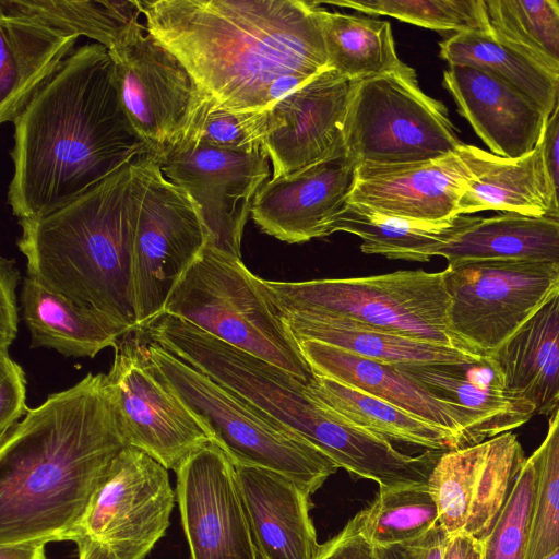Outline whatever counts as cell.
Here are the masks:
<instances>
[{"label":"cell","instance_id":"7bdbcfd3","mask_svg":"<svg viewBox=\"0 0 559 559\" xmlns=\"http://www.w3.org/2000/svg\"><path fill=\"white\" fill-rule=\"evenodd\" d=\"M26 376L9 354H0V438L28 413Z\"/></svg>","mask_w":559,"mask_h":559},{"label":"cell","instance_id":"7a4b0ae2","mask_svg":"<svg viewBox=\"0 0 559 559\" xmlns=\"http://www.w3.org/2000/svg\"><path fill=\"white\" fill-rule=\"evenodd\" d=\"M126 447L105 373L29 409L0 438V543L70 540Z\"/></svg>","mask_w":559,"mask_h":559},{"label":"cell","instance_id":"ac0fdd59","mask_svg":"<svg viewBox=\"0 0 559 559\" xmlns=\"http://www.w3.org/2000/svg\"><path fill=\"white\" fill-rule=\"evenodd\" d=\"M357 166L344 153L273 177L255 194L253 222L261 231L288 243L329 236V224L349 202Z\"/></svg>","mask_w":559,"mask_h":559},{"label":"cell","instance_id":"3957f363","mask_svg":"<svg viewBox=\"0 0 559 559\" xmlns=\"http://www.w3.org/2000/svg\"><path fill=\"white\" fill-rule=\"evenodd\" d=\"M146 32L228 110L266 109L271 84L326 67L319 5L302 0H139Z\"/></svg>","mask_w":559,"mask_h":559},{"label":"cell","instance_id":"f35d334b","mask_svg":"<svg viewBox=\"0 0 559 559\" xmlns=\"http://www.w3.org/2000/svg\"><path fill=\"white\" fill-rule=\"evenodd\" d=\"M368 14L388 15L435 31H490L485 0H322Z\"/></svg>","mask_w":559,"mask_h":559},{"label":"cell","instance_id":"8992f818","mask_svg":"<svg viewBox=\"0 0 559 559\" xmlns=\"http://www.w3.org/2000/svg\"><path fill=\"white\" fill-rule=\"evenodd\" d=\"M265 285L283 314L350 321L486 359L451 328V300L442 271H397L302 282L265 281Z\"/></svg>","mask_w":559,"mask_h":559},{"label":"cell","instance_id":"f6af8a7d","mask_svg":"<svg viewBox=\"0 0 559 559\" xmlns=\"http://www.w3.org/2000/svg\"><path fill=\"white\" fill-rule=\"evenodd\" d=\"M448 538V532L438 523L415 539L374 548L378 559H443Z\"/></svg>","mask_w":559,"mask_h":559},{"label":"cell","instance_id":"d590c367","mask_svg":"<svg viewBox=\"0 0 559 559\" xmlns=\"http://www.w3.org/2000/svg\"><path fill=\"white\" fill-rule=\"evenodd\" d=\"M485 2L493 32L559 73V1Z\"/></svg>","mask_w":559,"mask_h":559},{"label":"cell","instance_id":"e0dca14e","mask_svg":"<svg viewBox=\"0 0 559 559\" xmlns=\"http://www.w3.org/2000/svg\"><path fill=\"white\" fill-rule=\"evenodd\" d=\"M176 499L191 559H258L235 465L214 443L177 471Z\"/></svg>","mask_w":559,"mask_h":559},{"label":"cell","instance_id":"5bb4252c","mask_svg":"<svg viewBox=\"0 0 559 559\" xmlns=\"http://www.w3.org/2000/svg\"><path fill=\"white\" fill-rule=\"evenodd\" d=\"M132 334V333H131ZM115 347L106 382L128 447L143 451L176 472L211 443L185 403L160 380L146 357L139 332Z\"/></svg>","mask_w":559,"mask_h":559},{"label":"cell","instance_id":"83f0119b","mask_svg":"<svg viewBox=\"0 0 559 559\" xmlns=\"http://www.w3.org/2000/svg\"><path fill=\"white\" fill-rule=\"evenodd\" d=\"M21 305L32 348L93 358L105 348H115L120 337L131 334L106 314L83 308L28 276L23 282Z\"/></svg>","mask_w":559,"mask_h":559},{"label":"cell","instance_id":"f546056e","mask_svg":"<svg viewBox=\"0 0 559 559\" xmlns=\"http://www.w3.org/2000/svg\"><path fill=\"white\" fill-rule=\"evenodd\" d=\"M440 57L449 66L486 71L531 98L550 115L559 94V73L499 36L493 29L455 33L440 44Z\"/></svg>","mask_w":559,"mask_h":559},{"label":"cell","instance_id":"484cf974","mask_svg":"<svg viewBox=\"0 0 559 559\" xmlns=\"http://www.w3.org/2000/svg\"><path fill=\"white\" fill-rule=\"evenodd\" d=\"M437 255L463 261H527L559 264V218L502 213L453 217Z\"/></svg>","mask_w":559,"mask_h":559},{"label":"cell","instance_id":"277c9868","mask_svg":"<svg viewBox=\"0 0 559 559\" xmlns=\"http://www.w3.org/2000/svg\"><path fill=\"white\" fill-rule=\"evenodd\" d=\"M190 367L202 372L280 426L311 443L338 467L380 488L428 484L442 451L418 456L334 411L294 374L243 352L202 329L163 313L145 331Z\"/></svg>","mask_w":559,"mask_h":559},{"label":"cell","instance_id":"9c48e42d","mask_svg":"<svg viewBox=\"0 0 559 559\" xmlns=\"http://www.w3.org/2000/svg\"><path fill=\"white\" fill-rule=\"evenodd\" d=\"M136 218L132 282L139 331L165 312L182 275L201 257L210 236L197 203L169 181L159 163H133Z\"/></svg>","mask_w":559,"mask_h":559},{"label":"cell","instance_id":"cb8c5ba5","mask_svg":"<svg viewBox=\"0 0 559 559\" xmlns=\"http://www.w3.org/2000/svg\"><path fill=\"white\" fill-rule=\"evenodd\" d=\"M488 359L504 389L535 414L559 408V290Z\"/></svg>","mask_w":559,"mask_h":559},{"label":"cell","instance_id":"52a82bcc","mask_svg":"<svg viewBox=\"0 0 559 559\" xmlns=\"http://www.w3.org/2000/svg\"><path fill=\"white\" fill-rule=\"evenodd\" d=\"M308 383L298 343L262 280L210 243L171 292L165 312Z\"/></svg>","mask_w":559,"mask_h":559},{"label":"cell","instance_id":"5b68a950","mask_svg":"<svg viewBox=\"0 0 559 559\" xmlns=\"http://www.w3.org/2000/svg\"><path fill=\"white\" fill-rule=\"evenodd\" d=\"M133 164L66 205L19 219L27 276L74 304L139 331L132 266Z\"/></svg>","mask_w":559,"mask_h":559},{"label":"cell","instance_id":"603a6c76","mask_svg":"<svg viewBox=\"0 0 559 559\" xmlns=\"http://www.w3.org/2000/svg\"><path fill=\"white\" fill-rule=\"evenodd\" d=\"M78 35L0 13V121L14 122L75 51Z\"/></svg>","mask_w":559,"mask_h":559},{"label":"cell","instance_id":"44dd1931","mask_svg":"<svg viewBox=\"0 0 559 559\" xmlns=\"http://www.w3.org/2000/svg\"><path fill=\"white\" fill-rule=\"evenodd\" d=\"M443 85L492 154L518 158L537 146L547 117L518 88L468 66H449Z\"/></svg>","mask_w":559,"mask_h":559},{"label":"cell","instance_id":"d6986e66","mask_svg":"<svg viewBox=\"0 0 559 559\" xmlns=\"http://www.w3.org/2000/svg\"><path fill=\"white\" fill-rule=\"evenodd\" d=\"M473 178L462 145L453 153L424 162L359 164L349 202L389 215L442 222L459 215L460 200Z\"/></svg>","mask_w":559,"mask_h":559},{"label":"cell","instance_id":"9a60e30c","mask_svg":"<svg viewBox=\"0 0 559 559\" xmlns=\"http://www.w3.org/2000/svg\"><path fill=\"white\" fill-rule=\"evenodd\" d=\"M263 147L237 153L181 142L160 163L164 176L197 203L214 248L241 259L253 200L270 175Z\"/></svg>","mask_w":559,"mask_h":559},{"label":"cell","instance_id":"60d3db41","mask_svg":"<svg viewBox=\"0 0 559 559\" xmlns=\"http://www.w3.org/2000/svg\"><path fill=\"white\" fill-rule=\"evenodd\" d=\"M266 126L267 108L228 110L215 106L204 96L181 142H198L224 151L250 153L263 147Z\"/></svg>","mask_w":559,"mask_h":559},{"label":"cell","instance_id":"ffe728a7","mask_svg":"<svg viewBox=\"0 0 559 559\" xmlns=\"http://www.w3.org/2000/svg\"><path fill=\"white\" fill-rule=\"evenodd\" d=\"M314 374L337 380L384 400L455 437L463 448L474 445L462 412L433 393L403 366L368 359L314 340L297 341Z\"/></svg>","mask_w":559,"mask_h":559},{"label":"cell","instance_id":"8d00e7d4","mask_svg":"<svg viewBox=\"0 0 559 559\" xmlns=\"http://www.w3.org/2000/svg\"><path fill=\"white\" fill-rule=\"evenodd\" d=\"M489 448L480 471L464 533L478 539L487 536L507 504L526 462L518 437L508 431L488 439Z\"/></svg>","mask_w":559,"mask_h":559},{"label":"cell","instance_id":"4fadbf2b","mask_svg":"<svg viewBox=\"0 0 559 559\" xmlns=\"http://www.w3.org/2000/svg\"><path fill=\"white\" fill-rule=\"evenodd\" d=\"M120 104L160 163L185 139L204 95L182 62L135 24L108 49Z\"/></svg>","mask_w":559,"mask_h":559},{"label":"cell","instance_id":"f907efd6","mask_svg":"<svg viewBox=\"0 0 559 559\" xmlns=\"http://www.w3.org/2000/svg\"><path fill=\"white\" fill-rule=\"evenodd\" d=\"M544 559H559V548L556 549L554 552L545 557Z\"/></svg>","mask_w":559,"mask_h":559},{"label":"cell","instance_id":"4316f807","mask_svg":"<svg viewBox=\"0 0 559 559\" xmlns=\"http://www.w3.org/2000/svg\"><path fill=\"white\" fill-rule=\"evenodd\" d=\"M474 174L459 203V215L492 210L532 216H550L552 193L540 148L507 158L463 144Z\"/></svg>","mask_w":559,"mask_h":559},{"label":"cell","instance_id":"30bf717a","mask_svg":"<svg viewBox=\"0 0 559 559\" xmlns=\"http://www.w3.org/2000/svg\"><path fill=\"white\" fill-rule=\"evenodd\" d=\"M461 145L445 106L420 90L413 68L357 82L346 150L358 165L436 159Z\"/></svg>","mask_w":559,"mask_h":559},{"label":"cell","instance_id":"7402d4cb","mask_svg":"<svg viewBox=\"0 0 559 559\" xmlns=\"http://www.w3.org/2000/svg\"><path fill=\"white\" fill-rule=\"evenodd\" d=\"M235 471L258 559H316L321 545L309 514L311 493L271 469Z\"/></svg>","mask_w":559,"mask_h":559},{"label":"cell","instance_id":"b9f144b4","mask_svg":"<svg viewBox=\"0 0 559 559\" xmlns=\"http://www.w3.org/2000/svg\"><path fill=\"white\" fill-rule=\"evenodd\" d=\"M536 466L526 462L497 522L481 542V559H525L536 492Z\"/></svg>","mask_w":559,"mask_h":559},{"label":"cell","instance_id":"8fae6325","mask_svg":"<svg viewBox=\"0 0 559 559\" xmlns=\"http://www.w3.org/2000/svg\"><path fill=\"white\" fill-rule=\"evenodd\" d=\"M175 496L168 469L126 447L70 537L78 559H144L166 534Z\"/></svg>","mask_w":559,"mask_h":559},{"label":"cell","instance_id":"2e32d148","mask_svg":"<svg viewBox=\"0 0 559 559\" xmlns=\"http://www.w3.org/2000/svg\"><path fill=\"white\" fill-rule=\"evenodd\" d=\"M356 84L325 68L267 108L262 146L274 178L347 153L346 124Z\"/></svg>","mask_w":559,"mask_h":559},{"label":"cell","instance_id":"681fc988","mask_svg":"<svg viewBox=\"0 0 559 559\" xmlns=\"http://www.w3.org/2000/svg\"><path fill=\"white\" fill-rule=\"evenodd\" d=\"M44 540L0 543V559H46Z\"/></svg>","mask_w":559,"mask_h":559},{"label":"cell","instance_id":"e575fe53","mask_svg":"<svg viewBox=\"0 0 559 559\" xmlns=\"http://www.w3.org/2000/svg\"><path fill=\"white\" fill-rule=\"evenodd\" d=\"M354 519L369 542L388 546L420 537L439 523V512L428 484H418L380 488Z\"/></svg>","mask_w":559,"mask_h":559},{"label":"cell","instance_id":"836d02e7","mask_svg":"<svg viewBox=\"0 0 559 559\" xmlns=\"http://www.w3.org/2000/svg\"><path fill=\"white\" fill-rule=\"evenodd\" d=\"M0 13L86 36L107 49L140 23L142 15L139 0H0Z\"/></svg>","mask_w":559,"mask_h":559},{"label":"cell","instance_id":"bcb514c9","mask_svg":"<svg viewBox=\"0 0 559 559\" xmlns=\"http://www.w3.org/2000/svg\"><path fill=\"white\" fill-rule=\"evenodd\" d=\"M316 559H378L374 545L360 532L353 518L332 539L321 545Z\"/></svg>","mask_w":559,"mask_h":559},{"label":"cell","instance_id":"ab89813d","mask_svg":"<svg viewBox=\"0 0 559 559\" xmlns=\"http://www.w3.org/2000/svg\"><path fill=\"white\" fill-rule=\"evenodd\" d=\"M532 457L537 479L525 559H544L559 548V408L550 417L547 435Z\"/></svg>","mask_w":559,"mask_h":559},{"label":"cell","instance_id":"7dc6e473","mask_svg":"<svg viewBox=\"0 0 559 559\" xmlns=\"http://www.w3.org/2000/svg\"><path fill=\"white\" fill-rule=\"evenodd\" d=\"M552 193L550 217L559 218V94L538 142Z\"/></svg>","mask_w":559,"mask_h":559},{"label":"cell","instance_id":"f1b7e54d","mask_svg":"<svg viewBox=\"0 0 559 559\" xmlns=\"http://www.w3.org/2000/svg\"><path fill=\"white\" fill-rule=\"evenodd\" d=\"M283 316L296 341H319L385 364L426 366L481 361L449 346L371 329L350 321L316 319L297 314Z\"/></svg>","mask_w":559,"mask_h":559},{"label":"cell","instance_id":"ee69618b","mask_svg":"<svg viewBox=\"0 0 559 559\" xmlns=\"http://www.w3.org/2000/svg\"><path fill=\"white\" fill-rule=\"evenodd\" d=\"M20 272L14 259L0 260V354H8L19 331L16 287Z\"/></svg>","mask_w":559,"mask_h":559},{"label":"cell","instance_id":"d6a6232c","mask_svg":"<svg viewBox=\"0 0 559 559\" xmlns=\"http://www.w3.org/2000/svg\"><path fill=\"white\" fill-rule=\"evenodd\" d=\"M453 218L425 222L384 214L369 206L348 202L331 221L328 235L346 231L358 236L367 254L426 262L444 243Z\"/></svg>","mask_w":559,"mask_h":559},{"label":"cell","instance_id":"74e56055","mask_svg":"<svg viewBox=\"0 0 559 559\" xmlns=\"http://www.w3.org/2000/svg\"><path fill=\"white\" fill-rule=\"evenodd\" d=\"M488 448L486 440L444 450L430 473L428 487L438 507L439 524L449 535L465 528Z\"/></svg>","mask_w":559,"mask_h":559},{"label":"cell","instance_id":"ba28073f","mask_svg":"<svg viewBox=\"0 0 559 559\" xmlns=\"http://www.w3.org/2000/svg\"><path fill=\"white\" fill-rule=\"evenodd\" d=\"M143 350L160 380L185 403L234 465L280 473L310 493L340 467L299 436L280 426L140 331Z\"/></svg>","mask_w":559,"mask_h":559},{"label":"cell","instance_id":"6da1fadb","mask_svg":"<svg viewBox=\"0 0 559 559\" xmlns=\"http://www.w3.org/2000/svg\"><path fill=\"white\" fill-rule=\"evenodd\" d=\"M8 204L19 219L49 214L150 156L114 82L108 49L86 44L13 122Z\"/></svg>","mask_w":559,"mask_h":559},{"label":"cell","instance_id":"d4e9b609","mask_svg":"<svg viewBox=\"0 0 559 559\" xmlns=\"http://www.w3.org/2000/svg\"><path fill=\"white\" fill-rule=\"evenodd\" d=\"M465 416L475 444L528 421L534 407L511 395L488 358L460 365L403 366Z\"/></svg>","mask_w":559,"mask_h":559},{"label":"cell","instance_id":"1f68e13d","mask_svg":"<svg viewBox=\"0 0 559 559\" xmlns=\"http://www.w3.org/2000/svg\"><path fill=\"white\" fill-rule=\"evenodd\" d=\"M318 12L326 67L342 76L358 82L409 68L397 57L388 21L330 12L320 5Z\"/></svg>","mask_w":559,"mask_h":559},{"label":"cell","instance_id":"7c38bea8","mask_svg":"<svg viewBox=\"0 0 559 559\" xmlns=\"http://www.w3.org/2000/svg\"><path fill=\"white\" fill-rule=\"evenodd\" d=\"M443 272L453 332L487 358L559 290V264L463 261Z\"/></svg>","mask_w":559,"mask_h":559},{"label":"cell","instance_id":"c3c4849f","mask_svg":"<svg viewBox=\"0 0 559 559\" xmlns=\"http://www.w3.org/2000/svg\"><path fill=\"white\" fill-rule=\"evenodd\" d=\"M443 559H481V542L464 532L449 535Z\"/></svg>","mask_w":559,"mask_h":559},{"label":"cell","instance_id":"4dcf8cb0","mask_svg":"<svg viewBox=\"0 0 559 559\" xmlns=\"http://www.w3.org/2000/svg\"><path fill=\"white\" fill-rule=\"evenodd\" d=\"M308 385L317 397L348 420L389 441L433 451L463 448L450 432L359 389L314 373Z\"/></svg>","mask_w":559,"mask_h":559}]
</instances>
